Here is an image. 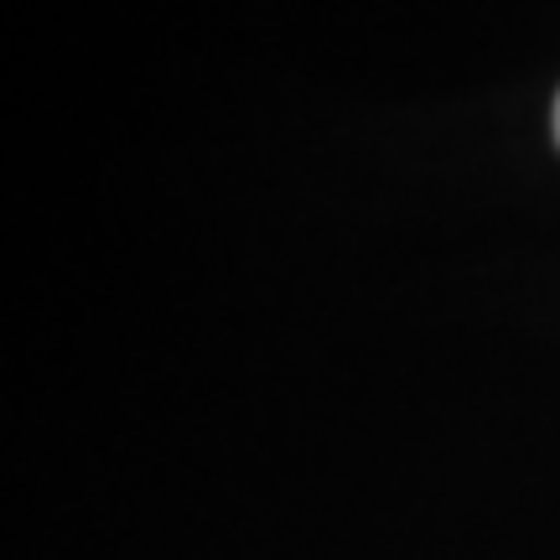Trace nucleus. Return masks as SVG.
<instances>
[{
	"instance_id": "f257e3e1",
	"label": "nucleus",
	"mask_w": 560,
	"mask_h": 560,
	"mask_svg": "<svg viewBox=\"0 0 560 560\" xmlns=\"http://www.w3.org/2000/svg\"><path fill=\"white\" fill-rule=\"evenodd\" d=\"M556 140H560V100H556Z\"/></svg>"
}]
</instances>
